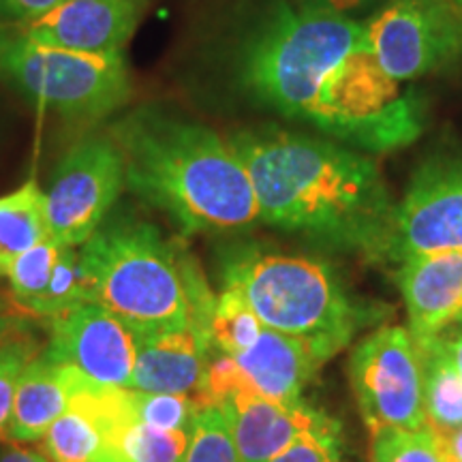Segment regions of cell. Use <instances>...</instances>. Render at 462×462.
<instances>
[{"label":"cell","instance_id":"3957f363","mask_svg":"<svg viewBox=\"0 0 462 462\" xmlns=\"http://www.w3.org/2000/svg\"><path fill=\"white\" fill-rule=\"evenodd\" d=\"M123 150L125 187L184 234H240L259 223L248 173L227 137L142 106L109 126Z\"/></svg>","mask_w":462,"mask_h":462},{"label":"cell","instance_id":"8fae6325","mask_svg":"<svg viewBox=\"0 0 462 462\" xmlns=\"http://www.w3.org/2000/svg\"><path fill=\"white\" fill-rule=\"evenodd\" d=\"M42 354L69 364L101 388H129L135 366V330L90 302H79L50 319Z\"/></svg>","mask_w":462,"mask_h":462},{"label":"cell","instance_id":"7a4b0ae2","mask_svg":"<svg viewBox=\"0 0 462 462\" xmlns=\"http://www.w3.org/2000/svg\"><path fill=\"white\" fill-rule=\"evenodd\" d=\"M227 142L248 173L259 223L330 251L385 257L396 206L366 152L281 126L234 131Z\"/></svg>","mask_w":462,"mask_h":462},{"label":"cell","instance_id":"ac0fdd59","mask_svg":"<svg viewBox=\"0 0 462 462\" xmlns=\"http://www.w3.org/2000/svg\"><path fill=\"white\" fill-rule=\"evenodd\" d=\"M88 383L90 379L73 366L39 354L24 368L17 383L3 441L11 446L42 441L50 426L71 407L75 394Z\"/></svg>","mask_w":462,"mask_h":462},{"label":"cell","instance_id":"44dd1931","mask_svg":"<svg viewBox=\"0 0 462 462\" xmlns=\"http://www.w3.org/2000/svg\"><path fill=\"white\" fill-rule=\"evenodd\" d=\"M45 238H50L48 206L37 180L0 198V276H7L11 263Z\"/></svg>","mask_w":462,"mask_h":462},{"label":"cell","instance_id":"2e32d148","mask_svg":"<svg viewBox=\"0 0 462 462\" xmlns=\"http://www.w3.org/2000/svg\"><path fill=\"white\" fill-rule=\"evenodd\" d=\"M396 282L415 340L435 338L460 319L462 251L404 259L398 263Z\"/></svg>","mask_w":462,"mask_h":462},{"label":"cell","instance_id":"cb8c5ba5","mask_svg":"<svg viewBox=\"0 0 462 462\" xmlns=\"http://www.w3.org/2000/svg\"><path fill=\"white\" fill-rule=\"evenodd\" d=\"M133 415L142 424L163 430H190L204 411L198 398L190 394H148L131 390Z\"/></svg>","mask_w":462,"mask_h":462},{"label":"cell","instance_id":"ba28073f","mask_svg":"<svg viewBox=\"0 0 462 462\" xmlns=\"http://www.w3.org/2000/svg\"><path fill=\"white\" fill-rule=\"evenodd\" d=\"M125 189L123 150L109 133H92L62 154L45 189L50 236L79 248L106 223Z\"/></svg>","mask_w":462,"mask_h":462},{"label":"cell","instance_id":"d6986e66","mask_svg":"<svg viewBox=\"0 0 462 462\" xmlns=\"http://www.w3.org/2000/svg\"><path fill=\"white\" fill-rule=\"evenodd\" d=\"M240 371L257 396L270 401H300L317 368L321 366L302 340L263 328L262 337L238 356Z\"/></svg>","mask_w":462,"mask_h":462},{"label":"cell","instance_id":"f546056e","mask_svg":"<svg viewBox=\"0 0 462 462\" xmlns=\"http://www.w3.org/2000/svg\"><path fill=\"white\" fill-rule=\"evenodd\" d=\"M300 7L321 11V14L340 15V17H354L364 14V11L377 7L383 0H293Z\"/></svg>","mask_w":462,"mask_h":462},{"label":"cell","instance_id":"7c38bea8","mask_svg":"<svg viewBox=\"0 0 462 462\" xmlns=\"http://www.w3.org/2000/svg\"><path fill=\"white\" fill-rule=\"evenodd\" d=\"M133 420L129 388L90 381L45 432L42 454L50 462H126L120 441Z\"/></svg>","mask_w":462,"mask_h":462},{"label":"cell","instance_id":"52a82bcc","mask_svg":"<svg viewBox=\"0 0 462 462\" xmlns=\"http://www.w3.org/2000/svg\"><path fill=\"white\" fill-rule=\"evenodd\" d=\"M349 381L373 435L426 429L424 371L409 330L388 326L362 338L349 357Z\"/></svg>","mask_w":462,"mask_h":462},{"label":"cell","instance_id":"e575fe53","mask_svg":"<svg viewBox=\"0 0 462 462\" xmlns=\"http://www.w3.org/2000/svg\"><path fill=\"white\" fill-rule=\"evenodd\" d=\"M458 5H460V7H462V0H458Z\"/></svg>","mask_w":462,"mask_h":462},{"label":"cell","instance_id":"8992f818","mask_svg":"<svg viewBox=\"0 0 462 462\" xmlns=\"http://www.w3.org/2000/svg\"><path fill=\"white\" fill-rule=\"evenodd\" d=\"M0 82L34 107L67 120L99 123L131 97L123 54H82L32 42L14 26H0Z\"/></svg>","mask_w":462,"mask_h":462},{"label":"cell","instance_id":"d6a6232c","mask_svg":"<svg viewBox=\"0 0 462 462\" xmlns=\"http://www.w3.org/2000/svg\"><path fill=\"white\" fill-rule=\"evenodd\" d=\"M0 462H50L42 452H34L31 448L14 446L7 452L0 454Z\"/></svg>","mask_w":462,"mask_h":462},{"label":"cell","instance_id":"f1b7e54d","mask_svg":"<svg viewBox=\"0 0 462 462\" xmlns=\"http://www.w3.org/2000/svg\"><path fill=\"white\" fill-rule=\"evenodd\" d=\"M65 0H0V20L7 24H24L48 14Z\"/></svg>","mask_w":462,"mask_h":462},{"label":"cell","instance_id":"83f0119b","mask_svg":"<svg viewBox=\"0 0 462 462\" xmlns=\"http://www.w3.org/2000/svg\"><path fill=\"white\" fill-rule=\"evenodd\" d=\"M268 462H343L340 429L310 432Z\"/></svg>","mask_w":462,"mask_h":462},{"label":"cell","instance_id":"4316f807","mask_svg":"<svg viewBox=\"0 0 462 462\" xmlns=\"http://www.w3.org/2000/svg\"><path fill=\"white\" fill-rule=\"evenodd\" d=\"M371 462H441L429 429L374 432Z\"/></svg>","mask_w":462,"mask_h":462},{"label":"cell","instance_id":"d4e9b609","mask_svg":"<svg viewBox=\"0 0 462 462\" xmlns=\"http://www.w3.org/2000/svg\"><path fill=\"white\" fill-rule=\"evenodd\" d=\"M43 346L45 345L32 332V328L14 334V337L0 345V441H3L5 430H7L22 373H24V368L34 357L42 354Z\"/></svg>","mask_w":462,"mask_h":462},{"label":"cell","instance_id":"9c48e42d","mask_svg":"<svg viewBox=\"0 0 462 462\" xmlns=\"http://www.w3.org/2000/svg\"><path fill=\"white\" fill-rule=\"evenodd\" d=\"M374 58L396 82H413L462 54L458 0H388L364 20Z\"/></svg>","mask_w":462,"mask_h":462},{"label":"cell","instance_id":"e0dca14e","mask_svg":"<svg viewBox=\"0 0 462 462\" xmlns=\"http://www.w3.org/2000/svg\"><path fill=\"white\" fill-rule=\"evenodd\" d=\"M11 300L32 319H51L82 300L79 251L54 238H45L28 248L11 263Z\"/></svg>","mask_w":462,"mask_h":462},{"label":"cell","instance_id":"484cf974","mask_svg":"<svg viewBox=\"0 0 462 462\" xmlns=\"http://www.w3.org/2000/svg\"><path fill=\"white\" fill-rule=\"evenodd\" d=\"M182 462H242L221 409L208 407L195 418Z\"/></svg>","mask_w":462,"mask_h":462},{"label":"cell","instance_id":"9a60e30c","mask_svg":"<svg viewBox=\"0 0 462 462\" xmlns=\"http://www.w3.org/2000/svg\"><path fill=\"white\" fill-rule=\"evenodd\" d=\"M210 340L198 323L135 332V366L129 390L148 394H190L204 379Z\"/></svg>","mask_w":462,"mask_h":462},{"label":"cell","instance_id":"4dcf8cb0","mask_svg":"<svg viewBox=\"0 0 462 462\" xmlns=\"http://www.w3.org/2000/svg\"><path fill=\"white\" fill-rule=\"evenodd\" d=\"M31 317L22 313L15 304L0 306V345L14 337V334L31 330Z\"/></svg>","mask_w":462,"mask_h":462},{"label":"cell","instance_id":"ffe728a7","mask_svg":"<svg viewBox=\"0 0 462 462\" xmlns=\"http://www.w3.org/2000/svg\"><path fill=\"white\" fill-rule=\"evenodd\" d=\"M415 340V338H413ZM424 371V415L432 435H446L462 426V377L456 371L441 334L415 340Z\"/></svg>","mask_w":462,"mask_h":462},{"label":"cell","instance_id":"277c9868","mask_svg":"<svg viewBox=\"0 0 462 462\" xmlns=\"http://www.w3.org/2000/svg\"><path fill=\"white\" fill-rule=\"evenodd\" d=\"M82 300L123 319L135 332L198 323L206 328L215 293L195 259L152 223L106 218L79 246Z\"/></svg>","mask_w":462,"mask_h":462},{"label":"cell","instance_id":"4fadbf2b","mask_svg":"<svg viewBox=\"0 0 462 462\" xmlns=\"http://www.w3.org/2000/svg\"><path fill=\"white\" fill-rule=\"evenodd\" d=\"M143 0H65L24 24H9L24 37L82 54H123L137 31Z\"/></svg>","mask_w":462,"mask_h":462},{"label":"cell","instance_id":"6da1fadb","mask_svg":"<svg viewBox=\"0 0 462 462\" xmlns=\"http://www.w3.org/2000/svg\"><path fill=\"white\" fill-rule=\"evenodd\" d=\"M234 73L259 106L362 152H392L424 131L420 99L381 69L354 17L274 3L236 45Z\"/></svg>","mask_w":462,"mask_h":462},{"label":"cell","instance_id":"1f68e13d","mask_svg":"<svg viewBox=\"0 0 462 462\" xmlns=\"http://www.w3.org/2000/svg\"><path fill=\"white\" fill-rule=\"evenodd\" d=\"M441 462H462V426L446 435H435Z\"/></svg>","mask_w":462,"mask_h":462},{"label":"cell","instance_id":"603a6c76","mask_svg":"<svg viewBox=\"0 0 462 462\" xmlns=\"http://www.w3.org/2000/svg\"><path fill=\"white\" fill-rule=\"evenodd\" d=\"M190 443V430H163L133 420L123 432L126 462H182Z\"/></svg>","mask_w":462,"mask_h":462},{"label":"cell","instance_id":"d590c367","mask_svg":"<svg viewBox=\"0 0 462 462\" xmlns=\"http://www.w3.org/2000/svg\"><path fill=\"white\" fill-rule=\"evenodd\" d=\"M458 321H460V323H462V315H460V319H458Z\"/></svg>","mask_w":462,"mask_h":462},{"label":"cell","instance_id":"5b68a950","mask_svg":"<svg viewBox=\"0 0 462 462\" xmlns=\"http://www.w3.org/2000/svg\"><path fill=\"white\" fill-rule=\"evenodd\" d=\"M223 289L238 293L270 330L293 337L323 364L374 317L321 259L262 245H236L221 257Z\"/></svg>","mask_w":462,"mask_h":462},{"label":"cell","instance_id":"7402d4cb","mask_svg":"<svg viewBox=\"0 0 462 462\" xmlns=\"http://www.w3.org/2000/svg\"><path fill=\"white\" fill-rule=\"evenodd\" d=\"M263 323L238 293L221 289L208 319V340L218 354L238 356L262 337Z\"/></svg>","mask_w":462,"mask_h":462},{"label":"cell","instance_id":"5bb4252c","mask_svg":"<svg viewBox=\"0 0 462 462\" xmlns=\"http://www.w3.org/2000/svg\"><path fill=\"white\" fill-rule=\"evenodd\" d=\"M227 430L242 462H268L289 446L317 430L340 429L338 421L306 401H270L238 394L221 407Z\"/></svg>","mask_w":462,"mask_h":462},{"label":"cell","instance_id":"836d02e7","mask_svg":"<svg viewBox=\"0 0 462 462\" xmlns=\"http://www.w3.org/2000/svg\"><path fill=\"white\" fill-rule=\"evenodd\" d=\"M443 340H446V346L449 351V357H452L456 371L460 373L462 377V332H456V334H441Z\"/></svg>","mask_w":462,"mask_h":462},{"label":"cell","instance_id":"30bf717a","mask_svg":"<svg viewBox=\"0 0 462 462\" xmlns=\"http://www.w3.org/2000/svg\"><path fill=\"white\" fill-rule=\"evenodd\" d=\"M462 251V154L424 161L396 204L385 257Z\"/></svg>","mask_w":462,"mask_h":462}]
</instances>
